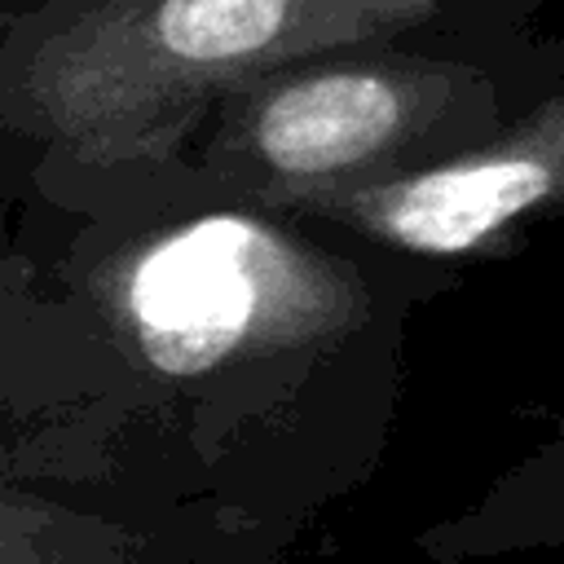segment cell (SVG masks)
<instances>
[{"mask_svg": "<svg viewBox=\"0 0 564 564\" xmlns=\"http://www.w3.org/2000/svg\"><path fill=\"white\" fill-rule=\"evenodd\" d=\"M0 471L88 494L75 480V467L48 423V357L18 352V304L4 295H0Z\"/></svg>", "mask_w": 564, "mask_h": 564, "instance_id": "cell-7", "label": "cell"}, {"mask_svg": "<svg viewBox=\"0 0 564 564\" xmlns=\"http://www.w3.org/2000/svg\"><path fill=\"white\" fill-rule=\"evenodd\" d=\"M0 564H216L132 507L0 471Z\"/></svg>", "mask_w": 564, "mask_h": 564, "instance_id": "cell-5", "label": "cell"}, {"mask_svg": "<svg viewBox=\"0 0 564 564\" xmlns=\"http://www.w3.org/2000/svg\"><path fill=\"white\" fill-rule=\"evenodd\" d=\"M546 0H44L0 35V123L66 172L181 154L234 88L322 48L524 26Z\"/></svg>", "mask_w": 564, "mask_h": 564, "instance_id": "cell-2", "label": "cell"}, {"mask_svg": "<svg viewBox=\"0 0 564 564\" xmlns=\"http://www.w3.org/2000/svg\"><path fill=\"white\" fill-rule=\"evenodd\" d=\"M423 564H494L564 551V414L471 502L414 533Z\"/></svg>", "mask_w": 564, "mask_h": 564, "instance_id": "cell-6", "label": "cell"}, {"mask_svg": "<svg viewBox=\"0 0 564 564\" xmlns=\"http://www.w3.org/2000/svg\"><path fill=\"white\" fill-rule=\"evenodd\" d=\"M564 79V35L449 26L295 57L207 110L185 154L238 194L300 203L485 145Z\"/></svg>", "mask_w": 564, "mask_h": 564, "instance_id": "cell-3", "label": "cell"}, {"mask_svg": "<svg viewBox=\"0 0 564 564\" xmlns=\"http://www.w3.org/2000/svg\"><path fill=\"white\" fill-rule=\"evenodd\" d=\"M286 207L454 273L507 260L538 225L564 216V79L458 159Z\"/></svg>", "mask_w": 564, "mask_h": 564, "instance_id": "cell-4", "label": "cell"}, {"mask_svg": "<svg viewBox=\"0 0 564 564\" xmlns=\"http://www.w3.org/2000/svg\"><path fill=\"white\" fill-rule=\"evenodd\" d=\"M62 427L88 480L216 564H286L379 471L414 313L463 273L229 189L185 150L101 172Z\"/></svg>", "mask_w": 564, "mask_h": 564, "instance_id": "cell-1", "label": "cell"}]
</instances>
